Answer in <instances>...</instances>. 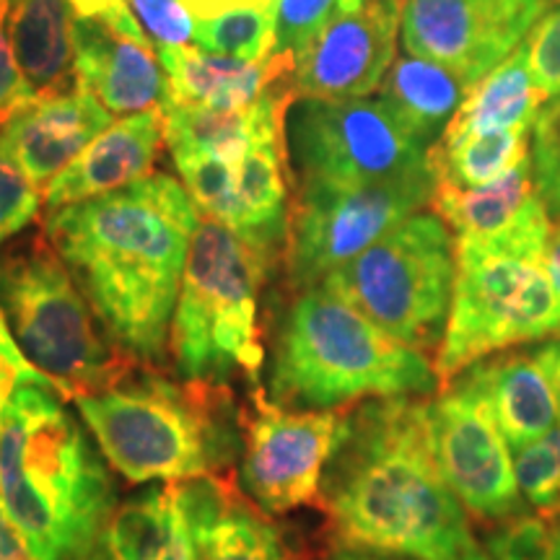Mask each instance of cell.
Segmentation results:
<instances>
[{
	"label": "cell",
	"instance_id": "6da1fadb",
	"mask_svg": "<svg viewBox=\"0 0 560 560\" xmlns=\"http://www.w3.org/2000/svg\"><path fill=\"white\" fill-rule=\"evenodd\" d=\"M200 210L185 185L153 172L122 190L47 210L45 234L125 359L156 366Z\"/></svg>",
	"mask_w": 560,
	"mask_h": 560
},
{
	"label": "cell",
	"instance_id": "7a4b0ae2",
	"mask_svg": "<svg viewBox=\"0 0 560 560\" xmlns=\"http://www.w3.org/2000/svg\"><path fill=\"white\" fill-rule=\"evenodd\" d=\"M319 499L342 548L408 560H465L480 550L433 459L429 402L371 397L342 410Z\"/></svg>",
	"mask_w": 560,
	"mask_h": 560
},
{
	"label": "cell",
	"instance_id": "3957f363",
	"mask_svg": "<svg viewBox=\"0 0 560 560\" xmlns=\"http://www.w3.org/2000/svg\"><path fill=\"white\" fill-rule=\"evenodd\" d=\"M0 501L39 560H83L115 514L109 462L50 384L19 382L5 402Z\"/></svg>",
	"mask_w": 560,
	"mask_h": 560
},
{
	"label": "cell",
	"instance_id": "277c9868",
	"mask_svg": "<svg viewBox=\"0 0 560 560\" xmlns=\"http://www.w3.org/2000/svg\"><path fill=\"white\" fill-rule=\"evenodd\" d=\"M436 366L325 285L296 291L272 338L268 397L291 410H340L371 397H423Z\"/></svg>",
	"mask_w": 560,
	"mask_h": 560
},
{
	"label": "cell",
	"instance_id": "5b68a950",
	"mask_svg": "<svg viewBox=\"0 0 560 560\" xmlns=\"http://www.w3.org/2000/svg\"><path fill=\"white\" fill-rule=\"evenodd\" d=\"M550 231L540 200L503 234L457 236L452 310L433 363L441 384L501 350L560 338V299L545 265Z\"/></svg>",
	"mask_w": 560,
	"mask_h": 560
},
{
	"label": "cell",
	"instance_id": "8992f818",
	"mask_svg": "<svg viewBox=\"0 0 560 560\" xmlns=\"http://www.w3.org/2000/svg\"><path fill=\"white\" fill-rule=\"evenodd\" d=\"M132 366L107 387L73 397L112 470L132 486L215 475L234 446L223 431V412L210 405L221 389L177 387L156 374L136 380Z\"/></svg>",
	"mask_w": 560,
	"mask_h": 560
},
{
	"label": "cell",
	"instance_id": "52a82bcc",
	"mask_svg": "<svg viewBox=\"0 0 560 560\" xmlns=\"http://www.w3.org/2000/svg\"><path fill=\"white\" fill-rule=\"evenodd\" d=\"M268 265V255L200 215L170 330L174 369L187 384L221 389L236 374L252 387L260 384L265 348L257 312Z\"/></svg>",
	"mask_w": 560,
	"mask_h": 560
},
{
	"label": "cell",
	"instance_id": "ba28073f",
	"mask_svg": "<svg viewBox=\"0 0 560 560\" xmlns=\"http://www.w3.org/2000/svg\"><path fill=\"white\" fill-rule=\"evenodd\" d=\"M0 310L24 359L70 400L136 363L115 353L45 229L0 247Z\"/></svg>",
	"mask_w": 560,
	"mask_h": 560
},
{
	"label": "cell",
	"instance_id": "9c48e42d",
	"mask_svg": "<svg viewBox=\"0 0 560 560\" xmlns=\"http://www.w3.org/2000/svg\"><path fill=\"white\" fill-rule=\"evenodd\" d=\"M457 278V240L439 213L418 210L319 285L405 346H441Z\"/></svg>",
	"mask_w": 560,
	"mask_h": 560
},
{
	"label": "cell",
	"instance_id": "30bf717a",
	"mask_svg": "<svg viewBox=\"0 0 560 560\" xmlns=\"http://www.w3.org/2000/svg\"><path fill=\"white\" fill-rule=\"evenodd\" d=\"M296 185H376L429 174V151L376 100L293 96L283 117Z\"/></svg>",
	"mask_w": 560,
	"mask_h": 560
},
{
	"label": "cell",
	"instance_id": "8fae6325",
	"mask_svg": "<svg viewBox=\"0 0 560 560\" xmlns=\"http://www.w3.org/2000/svg\"><path fill=\"white\" fill-rule=\"evenodd\" d=\"M433 172L376 185L293 187L285 268L293 289H312L366 252L420 208L431 206Z\"/></svg>",
	"mask_w": 560,
	"mask_h": 560
},
{
	"label": "cell",
	"instance_id": "7c38bea8",
	"mask_svg": "<svg viewBox=\"0 0 560 560\" xmlns=\"http://www.w3.org/2000/svg\"><path fill=\"white\" fill-rule=\"evenodd\" d=\"M242 412L244 495L268 516H283L319 499L325 467L340 436L342 410L280 408L260 384Z\"/></svg>",
	"mask_w": 560,
	"mask_h": 560
},
{
	"label": "cell",
	"instance_id": "4fadbf2b",
	"mask_svg": "<svg viewBox=\"0 0 560 560\" xmlns=\"http://www.w3.org/2000/svg\"><path fill=\"white\" fill-rule=\"evenodd\" d=\"M429 436L441 478L467 514L503 522L527 511L509 441L478 395L459 382L444 384L429 402Z\"/></svg>",
	"mask_w": 560,
	"mask_h": 560
},
{
	"label": "cell",
	"instance_id": "5bb4252c",
	"mask_svg": "<svg viewBox=\"0 0 560 560\" xmlns=\"http://www.w3.org/2000/svg\"><path fill=\"white\" fill-rule=\"evenodd\" d=\"M558 0H402L405 52L441 62L467 83L501 66Z\"/></svg>",
	"mask_w": 560,
	"mask_h": 560
},
{
	"label": "cell",
	"instance_id": "9a60e30c",
	"mask_svg": "<svg viewBox=\"0 0 560 560\" xmlns=\"http://www.w3.org/2000/svg\"><path fill=\"white\" fill-rule=\"evenodd\" d=\"M402 0H338L296 52L291 89L304 100H366L395 62Z\"/></svg>",
	"mask_w": 560,
	"mask_h": 560
},
{
	"label": "cell",
	"instance_id": "2e32d148",
	"mask_svg": "<svg viewBox=\"0 0 560 560\" xmlns=\"http://www.w3.org/2000/svg\"><path fill=\"white\" fill-rule=\"evenodd\" d=\"M75 79L112 115H138L164 100L166 75L159 68V50L128 3L75 16Z\"/></svg>",
	"mask_w": 560,
	"mask_h": 560
},
{
	"label": "cell",
	"instance_id": "e0dca14e",
	"mask_svg": "<svg viewBox=\"0 0 560 560\" xmlns=\"http://www.w3.org/2000/svg\"><path fill=\"white\" fill-rule=\"evenodd\" d=\"M112 125V112L75 83L37 100L0 125V156L45 190Z\"/></svg>",
	"mask_w": 560,
	"mask_h": 560
},
{
	"label": "cell",
	"instance_id": "ac0fdd59",
	"mask_svg": "<svg viewBox=\"0 0 560 560\" xmlns=\"http://www.w3.org/2000/svg\"><path fill=\"white\" fill-rule=\"evenodd\" d=\"M166 91L161 102L240 112L255 107L270 91L293 79L296 55L272 52L260 62L206 52L200 47H161Z\"/></svg>",
	"mask_w": 560,
	"mask_h": 560
},
{
	"label": "cell",
	"instance_id": "d6986e66",
	"mask_svg": "<svg viewBox=\"0 0 560 560\" xmlns=\"http://www.w3.org/2000/svg\"><path fill=\"white\" fill-rule=\"evenodd\" d=\"M164 115L161 107L138 112L112 122L66 172L42 190L45 208L58 210L75 202L122 190L153 174L164 145Z\"/></svg>",
	"mask_w": 560,
	"mask_h": 560
},
{
	"label": "cell",
	"instance_id": "ffe728a7",
	"mask_svg": "<svg viewBox=\"0 0 560 560\" xmlns=\"http://www.w3.org/2000/svg\"><path fill=\"white\" fill-rule=\"evenodd\" d=\"M452 382L480 397L514 450L545 436L560 420L556 395L535 350H501L467 366Z\"/></svg>",
	"mask_w": 560,
	"mask_h": 560
},
{
	"label": "cell",
	"instance_id": "44dd1931",
	"mask_svg": "<svg viewBox=\"0 0 560 560\" xmlns=\"http://www.w3.org/2000/svg\"><path fill=\"white\" fill-rule=\"evenodd\" d=\"M195 560H299L283 532L221 475L185 480Z\"/></svg>",
	"mask_w": 560,
	"mask_h": 560
},
{
	"label": "cell",
	"instance_id": "7402d4cb",
	"mask_svg": "<svg viewBox=\"0 0 560 560\" xmlns=\"http://www.w3.org/2000/svg\"><path fill=\"white\" fill-rule=\"evenodd\" d=\"M83 560H195L185 480L149 486L117 503Z\"/></svg>",
	"mask_w": 560,
	"mask_h": 560
},
{
	"label": "cell",
	"instance_id": "603a6c76",
	"mask_svg": "<svg viewBox=\"0 0 560 560\" xmlns=\"http://www.w3.org/2000/svg\"><path fill=\"white\" fill-rule=\"evenodd\" d=\"M9 37L34 102L75 86V11L70 0H11Z\"/></svg>",
	"mask_w": 560,
	"mask_h": 560
},
{
	"label": "cell",
	"instance_id": "cb8c5ba5",
	"mask_svg": "<svg viewBox=\"0 0 560 560\" xmlns=\"http://www.w3.org/2000/svg\"><path fill=\"white\" fill-rule=\"evenodd\" d=\"M467 91L470 83L454 70L405 52L384 75L376 102L429 151L444 136Z\"/></svg>",
	"mask_w": 560,
	"mask_h": 560
},
{
	"label": "cell",
	"instance_id": "d4e9b609",
	"mask_svg": "<svg viewBox=\"0 0 560 560\" xmlns=\"http://www.w3.org/2000/svg\"><path fill=\"white\" fill-rule=\"evenodd\" d=\"M548 102L529 68L527 45L516 47L467 91L465 102L446 125L444 138L480 136V132L532 130L542 104Z\"/></svg>",
	"mask_w": 560,
	"mask_h": 560
},
{
	"label": "cell",
	"instance_id": "484cf974",
	"mask_svg": "<svg viewBox=\"0 0 560 560\" xmlns=\"http://www.w3.org/2000/svg\"><path fill=\"white\" fill-rule=\"evenodd\" d=\"M540 200L529 156L482 187L462 190L436 182L431 208L457 236H495L516 226Z\"/></svg>",
	"mask_w": 560,
	"mask_h": 560
},
{
	"label": "cell",
	"instance_id": "4316f807",
	"mask_svg": "<svg viewBox=\"0 0 560 560\" xmlns=\"http://www.w3.org/2000/svg\"><path fill=\"white\" fill-rule=\"evenodd\" d=\"M532 130L480 132V136L444 138L429 149V166L439 185L482 187L503 177L532 156Z\"/></svg>",
	"mask_w": 560,
	"mask_h": 560
},
{
	"label": "cell",
	"instance_id": "83f0119b",
	"mask_svg": "<svg viewBox=\"0 0 560 560\" xmlns=\"http://www.w3.org/2000/svg\"><path fill=\"white\" fill-rule=\"evenodd\" d=\"M195 42L200 50L260 62L276 52V13L270 5H247L221 16L198 21Z\"/></svg>",
	"mask_w": 560,
	"mask_h": 560
},
{
	"label": "cell",
	"instance_id": "f1b7e54d",
	"mask_svg": "<svg viewBox=\"0 0 560 560\" xmlns=\"http://www.w3.org/2000/svg\"><path fill=\"white\" fill-rule=\"evenodd\" d=\"M514 470L524 499L540 516L560 520V425L516 450Z\"/></svg>",
	"mask_w": 560,
	"mask_h": 560
},
{
	"label": "cell",
	"instance_id": "f546056e",
	"mask_svg": "<svg viewBox=\"0 0 560 560\" xmlns=\"http://www.w3.org/2000/svg\"><path fill=\"white\" fill-rule=\"evenodd\" d=\"M486 548L490 560H552L558 552V524L524 511L495 522L486 537Z\"/></svg>",
	"mask_w": 560,
	"mask_h": 560
},
{
	"label": "cell",
	"instance_id": "4dcf8cb0",
	"mask_svg": "<svg viewBox=\"0 0 560 560\" xmlns=\"http://www.w3.org/2000/svg\"><path fill=\"white\" fill-rule=\"evenodd\" d=\"M532 174L550 215H560V94L542 104L532 125Z\"/></svg>",
	"mask_w": 560,
	"mask_h": 560
},
{
	"label": "cell",
	"instance_id": "1f68e13d",
	"mask_svg": "<svg viewBox=\"0 0 560 560\" xmlns=\"http://www.w3.org/2000/svg\"><path fill=\"white\" fill-rule=\"evenodd\" d=\"M42 200L39 187L0 156V247L37 221Z\"/></svg>",
	"mask_w": 560,
	"mask_h": 560
},
{
	"label": "cell",
	"instance_id": "d6a6232c",
	"mask_svg": "<svg viewBox=\"0 0 560 560\" xmlns=\"http://www.w3.org/2000/svg\"><path fill=\"white\" fill-rule=\"evenodd\" d=\"M128 5L156 50L187 47L195 39V19L182 0H128Z\"/></svg>",
	"mask_w": 560,
	"mask_h": 560
},
{
	"label": "cell",
	"instance_id": "836d02e7",
	"mask_svg": "<svg viewBox=\"0 0 560 560\" xmlns=\"http://www.w3.org/2000/svg\"><path fill=\"white\" fill-rule=\"evenodd\" d=\"M338 0H276V52L296 55L317 34Z\"/></svg>",
	"mask_w": 560,
	"mask_h": 560
},
{
	"label": "cell",
	"instance_id": "e575fe53",
	"mask_svg": "<svg viewBox=\"0 0 560 560\" xmlns=\"http://www.w3.org/2000/svg\"><path fill=\"white\" fill-rule=\"evenodd\" d=\"M524 45L535 81L540 83L545 96L552 100L560 94V0L537 21Z\"/></svg>",
	"mask_w": 560,
	"mask_h": 560
},
{
	"label": "cell",
	"instance_id": "d590c367",
	"mask_svg": "<svg viewBox=\"0 0 560 560\" xmlns=\"http://www.w3.org/2000/svg\"><path fill=\"white\" fill-rule=\"evenodd\" d=\"M9 5L11 0H0V125H3L13 112L32 104V94L21 79L16 58L9 37Z\"/></svg>",
	"mask_w": 560,
	"mask_h": 560
},
{
	"label": "cell",
	"instance_id": "8d00e7d4",
	"mask_svg": "<svg viewBox=\"0 0 560 560\" xmlns=\"http://www.w3.org/2000/svg\"><path fill=\"white\" fill-rule=\"evenodd\" d=\"M0 560H39L0 501Z\"/></svg>",
	"mask_w": 560,
	"mask_h": 560
},
{
	"label": "cell",
	"instance_id": "74e56055",
	"mask_svg": "<svg viewBox=\"0 0 560 560\" xmlns=\"http://www.w3.org/2000/svg\"><path fill=\"white\" fill-rule=\"evenodd\" d=\"M182 3L192 13V19L208 21L221 16V13L247 9V5H270L272 0H182Z\"/></svg>",
	"mask_w": 560,
	"mask_h": 560
},
{
	"label": "cell",
	"instance_id": "f35d334b",
	"mask_svg": "<svg viewBox=\"0 0 560 560\" xmlns=\"http://www.w3.org/2000/svg\"><path fill=\"white\" fill-rule=\"evenodd\" d=\"M537 361L542 363L545 374H548V382L552 387V395H556V402H558V412H560V338L545 342L535 350Z\"/></svg>",
	"mask_w": 560,
	"mask_h": 560
},
{
	"label": "cell",
	"instance_id": "ab89813d",
	"mask_svg": "<svg viewBox=\"0 0 560 560\" xmlns=\"http://www.w3.org/2000/svg\"><path fill=\"white\" fill-rule=\"evenodd\" d=\"M19 382H37V380L26 376L24 371L16 366V363H11L9 359H3V355H0V416H3L5 402H9L11 392L16 389ZM50 387H52V384H50Z\"/></svg>",
	"mask_w": 560,
	"mask_h": 560
},
{
	"label": "cell",
	"instance_id": "60d3db41",
	"mask_svg": "<svg viewBox=\"0 0 560 560\" xmlns=\"http://www.w3.org/2000/svg\"><path fill=\"white\" fill-rule=\"evenodd\" d=\"M545 265H548V276L552 280V289H556L558 299H560V221L550 231L548 255H545Z\"/></svg>",
	"mask_w": 560,
	"mask_h": 560
},
{
	"label": "cell",
	"instance_id": "b9f144b4",
	"mask_svg": "<svg viewBox=\"0 0 560 560\" xmlns=\"http://www.w3.org/2000/svg\"><path fill=\"white\" fill-rule=\"evenodd\" d=\"M319 560H408V558L382 556V552L355 550V548H342V545H335V548L330 552H325Z\"/></svg>",
	"mask_w": 560,
	"mask_h": 560
},
{
	"label": "cell",
	"instance_id": "7bdbcfd3",
	"mask_svg": "<svg viewBox=\"0 0 560 560\" xmlns=\"http://www.w3.org/2000/svg\"><path fill=\"white\" fill-rule=\"evenodd\" d=\"M73 3L75 16H94V13L117 9V5H125L128 0H70Z\"/></svg>",
	"mask_w": 560,
	"mask_h": 560
},
{
	"label": "cell",
	"instance_id": "ee69618b",
	"mask_svg": "<svg viewBox=\"0 0 560 560\" xmlns=\"http://www.w3.org/2000/svg\"><path fill=\"white\" fill-rule=\"evenodd\" d=\"M465 560H490L488 556H482V552L478 550V552H472V556L470 558H465Z\"/></svg>",
	"mask_w": 560,
	"mask_h": 560
},
{
	"label": "cell",
	"instance_id": "f6af8a7d",
	"mask_svg": "<svg viewBox=\"0 0 560 560\" xmlns=\"http://www.w3.org/2000/svg\"><path fill=\"white\" fill-rule=\"evenodd\" d=\"M552 560H560V540H558V552H556V558H552Z\"/></svg>",
	"mask_w": 560,
	"mask_h": 560
},
{
	"label": "cell",
	"instance_id": "bcb514c9",
	"mask_svg": "<svg viewBox=\"0 0 560 560\" xmlns=\"http://www.w3.org/2000/svg\"><path fill=\"white\" fill-rule=\"evenodd\" d=\"M558 540H560V524H558Z\"/></svg>",
	"mask_w": 560,
	"mask_h": 560
},
{
	"label": "cell",
	"instance_id": "7dc6e473",
	"mask_svg": "<svg viewBox=\"0 0 560 560\" xmlns=\"http://www.w3.org/2000/svg\"><path fill=\"white\" fill-rule=\"evenodd\" d=\"M272 3H276V0H272Z\"/></svg>",
	"mask_w": 560,
	"mask_h": 560
}]
</instances>
